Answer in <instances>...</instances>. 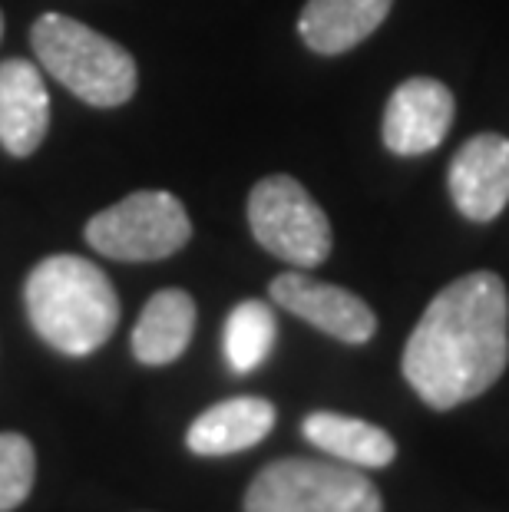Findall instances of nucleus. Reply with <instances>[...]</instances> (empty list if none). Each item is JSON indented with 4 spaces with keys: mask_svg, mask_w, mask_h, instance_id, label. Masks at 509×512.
Wrapping results in <instances>:
<instances>
[{
    "mask_svg": "<svg viewBox=\"0 0 509 512\" xmlns=\"http://www.w3.org/2000/svg\"><path fill=\"white\" fill-rule=\"evenodd\" d=\"M509 364V294L500 275L450 281L420 314L404 347V377L433 410L486 394Z\"/></svg>",
    "mask_w": 509,
    "mask_h": 512,
    "instance_id": "1",
    "label": "nucleus"
},
{
    "mask_svg": "<svg viewBox=\"0 0 509 512\" xmlns=\"http://www.w3.org/2000/svg\"><path fill=\"white\" fill-rule=\"evenodd\" d=\"M27 318L53 351L86 357L113 337L119 298L100 265L80 255H50L27 275Z\"/></svg>",
    "mask_w": 509,
    "mask_h": 512,
    "instance_id": "2",
    "label": "nucleus"
},
{
    "mask_svg": "<svg viewBox=\"0 0 509 512\" xmlns=\"http://www.w3.org/2000/svg\"><path fill=\"white\" fill-rule=\"evenodd\" d=\"M30 43L40 67L83 103L113 110L133 100L139 80L133 53L93 27L63 14H43L30 30Z\"/></svg>",
    "mask_w": 509,
    "mask_h": 512,
    "instance_id": "3",
    "label": "nucleus"
},
{
    "mask_svg": "<svg viewBox=\"0 0 509 512\" xmlns=\"http://www.w3.org/2000/svg\"><path fill=\"white\" fill-rule=\"evenodd\" d=\"M245 512H384V503L357 466L291 456L252 479Z\"/></svg>",
    "mask_w": 509,
    "mask_h": 512,
    "instance_id": "4",
    "label": "nucleus"
},
{
    "mask_svg": "<svg viewBox=\"0 0 509 512\" xmlns=\"http://www.w3.org/2000/svg\"><path fill=\"white\" fill-rule=\"evenodd\" d=\"M192 238L189 212L172 192L143 189L96 212L86 222L93 252L116 261H159L176 255Z\"/></svg>",
    "mask_w": 509,
    "mask_h": 512,
    "instance_id": "5",
    "label": "nucleus"
},
{
    "mask_svg": "<svg viewBox=\"0 0 509 512\" xmlns=\"http://www.w3.org/2000/svg\"><path fill=\"white\" fill-rule=\"evenodd\" d=\"M255 242L295 268H318L331 255V222L308 189L291 176H268L248 195Z\"/></svg>",
    "mask_w": 509,
    "mask_h": 512,
    "instance_id": "6",
    "label": "nucleus"
},
{
    "mask_svg": "<svg viewBox=\"0 0 509 512\" xmlns=\"http://www.w3.org/2000/svg\"><path fill=\"white\" fill-rule=\"evenodd\" d=\"M272 301L295 318L308 321L311 328L324 331L334 341L344 344H367L377 331V314L351 294L348 288L314 281L301 271H285L272 281Z\"/></svg>",
    "mask_w": 509,
    "mask_h": 512,
    "instance_id": "7",
    "label": "nucleus"
},
{
    "mask_svg": "<svg viewBox=\"0 0 509 512\" xmlns=\"http://www.w3.org/2000/svg\"><path fill=\"white\" fill-rule=\"evenodd\" d=\"M453 93L440 80L414 76L400 83L384 110V146L397 156H420L437 149L453 126Z\"/></svg>",
    "mask_w": 509,
    "mask_h": 512,
    "instance_id": "8",
    "label": "nucleus"
},
{
    "mask_svg": "<svg viewBox=\"0 0 509 512\" xmlns=\"http://www.w3.org/2000/svg\"><path fill=\"white\" fill-rule=\"evenodd\" d=\"M450 195L473 222L496 219L509 202V139L496 133L473 136L450 162Z\"/></svg>",
    "mask_w": 509,
    "mask_h": 512,
    "instance_id": "9",
    "label": "nucleus"
},
{
    "mask_svg": "<svg viewBox=\"0 0 509 512\" xmlns=\"http://www.w3.org/2000/svg\"><path fill=\"white\" fill-rule=\"evenodd\" d=\"M50 129V96L34 63L10 57L0 63V146L10 156H34Z\"/></svg>",
    "mask_w": 509,
    "mask_h": 512,
    "instance_id": "10",
    "label": "nucleus"
},
{
    "mask_svg": "<svg viewBox=\"0 0 509 512\" xmlns=\"http://www.w3.org/2000/svg\"><path fill=\"white\" fill-rule=\"evenodd\" d=\"M275 427V407L265 397H232L192 420L186 446L196 456H232L262 443Z\"/></svg>",
    "mask_w": 509,
    "mask_h": 512,
    "instance_id": "11",
    "label": "nucleus"
},
{
    "mask_svg": "<svg viewBox=\"0 0 509 512\" xmlns=\"http://www.w3.org/2000/svg\"><path fill=\"white\" fill-rule=\"evenodd\" d=\"M391 4L394 0H308L298 34L314 53H348L384 24Z\"/></svg>",
    "mask_w": 509,
    "mask_h": 512,
    "instance_id": "12",
    "label": "nucleus"
},
{
    "mask_svg": "<svg viewBox=\"0 0 509 512\" xmlns=\"http://www.w3.org/2000/svg\"><path fill=\"white\" fill-rule=\"evenodd\" d=\"M196 331V301L182 288L156 291L133 328V354L146 367H166L186 354Z\"/></svg>",
    "mask_w": 509,
    "mask_h": 512,
    "instance_id": "13",
    "label": "nucleus"
},
{
    "mask_svg": "<svg viewBox=\"0 0 509 512\" xmlns=\"http://www.w3.org/2000/svg\"><path fill=\"white\" fill-rule=\"evenodd\" d=\"M301 433L318 450L331 453L334 460L348 466H357V470H384L397 456V443L391 433L367 420L344 417V413H331V410L311 413L301 423Z\"/></svg>",
    "mask_w": 509,
    "mask_h": 512,
    "instance_id": "14",
    "label": "nucleus"
},
{
    "mask_svg": "<svg viewBox=\"0 0 509 512\" xmlns=\"http://www.w3.org/2000/svg\"><path fill=\"white\" fill-rule=\"evenodd\" d=\"M278 337V321L275 311L265 301H242L235 304L229 321H225V361L235 374H252L272 357Z\"/></svg>",
    "mask_w": 509,
    "mask_h": 512,
    "instance_id": "15",
    "label": "nucleus"
},
{
    "mask_svg": "<svg viewBox=\"0 0 509 512\" xmlns=\"http://www.w3.org/2000/svg\"><path fill=\"white\" fill-rule=\"evenodd\" d=\"M37 453L20 433H0V512L17 509L34 489Z\"/></svg>",
    "mask_w": 509,
    "mask_h": 512,
    "instance_id": "16",
    "label": "nucleus"
},
{
    "mask_svg": "<svg viewBox=\"0 0 509 512\" xmlns=\"http://www.w3.org/2000/svg\"><path fill=\"white\" fill-rule=\"evenodd\" d=\"M0 37H4V14H0Z\"/></svg>",
    "mask_w": 509,
    "mask_h": 512,
    "instance_id": "17",
    "label": "nucleus"
}]
</instances>
